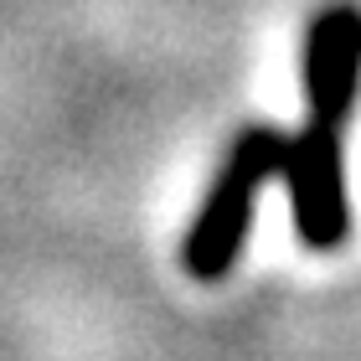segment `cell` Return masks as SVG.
Instances as JSON below:
<instances>
[{"label":"cell","mask_w":361,"mask_h":361,"mask_svg":"<svg viewBox=\"0 0 361 361\" xmlns=\"http://www.w3.org/2000/svg\"><path fill=\"white\" fill-rule=\"evenodd\" d=\"M284 145H289V135H279L274 124H248L233 135L217 176H212V186L202 196V212H196V222L186 227V243H180V269L191 279L217 284V279L238 269L258 191L284 171Z\"/></svg>","instance_id":"cell-1"},{"label":"cell","mask_w":361,"mask_h":361,"mask_svg":"<svg viewBox=\"0 0 361 361\" xmlns=\"http://www.w3.org/2000/svg\"><path fill=\"white\" fill-rule=\"evenodd\" d=\"M346 129L310 119L284 145V176L289 180V212L294 233L310 253H336L351 238V196H346Z\"/></svg>","instance_id":"cell-2"},{"label":"cell","mask_w":361,"mask_h":361,"mask_svg":"<svg viewBox=\"0 0 361 361\" xmlns=\"http://www.w3.org/2000/svg\"><path fill=\"white\" fill-rule=\"evenodd\" d=\"M300 78H305L310 119L346 129L361 104V6L356 0H331L310 16Z\"/></svg>","instance_id":"cell-3"}]
</instances>
